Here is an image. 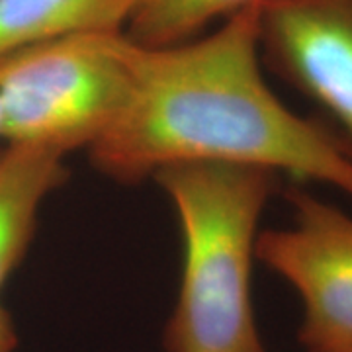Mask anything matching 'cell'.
<instances>
[{
    "mask_svg": "<svg viewBox=\"0 0 352 352\" xmlns=\"http://www.w3.org/2000/svg\"><path fill=\"white\" fill-rule=\"evenodd\" d=\"M261 4L198 38L163 47L131 39L133 98L88 159L120 184L170 163L210 161L268 168L352 200V153L321 120L289 110L266 82L258 50Z\"/></svg>",
    "mask_w": 352,
    "mask_h": 352,
    "instance_id": "1",
    "label": "cell"
},
{
    "mask_svg": "<svg viewBox=\"0 0 352 352\" xmlns=\"http://www.w3.org/2000/svg\"><path fill=\"white\" fill-rule=\"evenodd\" d=\"M182 231V274L164 352H266L252 302L261 219L282 176L245 164L184 161L151 176Z\"/></svg>",
    "mask_w": 352,
    "mask_h": 352,
    "instance_id": "2",
    "label": "cell"
},
{
    "mask_svg": "<svg viewBox=\"0 0 352 352\" xmlns=\"http://www.w3.org/2000/svg\"><path fill=\"white\" fill-rule=\"evenodd\" d=\"M131 39L94 32L47 39L0 57V141L71 155L92 149L133 98Z\"/></svg>",
    "mask_w": 352,
    "mask_h": 352,
    "instance_id": "3",
    "label": "cell"
},
{
    "mask_svg": "<svg viewBox=\"0 0 352 352\" xmlns=\"http://www.w3.org/2000/svg\"><path fill=\"white\" fill-rule=\"evenodd\" d=\"M284 196L292 219L261 231L256 261L298 294L305 351L352 352V215L302 184Z\"/></svg>",
    "mask_w": 352,
    "mask_h": 352,
    "instance_id": "4",
    "label": "cell"
},
{
    "mask_svg": "<svg viewBox=\"0 0 352 352\" xmlns=\"http://www.w3.org/2000/svg\"><path fill=\"white\" fill-rule=\"evenodd\" d=\"M264 71L307 98L352 153V0H266Z\"/></svg>",
    "mask_w": 352,
    "mask_h": 352,
    "instance_id": "5",
    "label": "cell"
},
{
    "mask_svg": "<svg viewBox=\"0 0 352 352\" xmlns=\"http://www.w3.org/2000/svg\"><path fill=\"white\" fill-rule=\"evenodd\" d=\"M67 180L63 153L25 141L0 143V289L30 251L45 200Z\"/></svg>",
    "mask_w": 352,
    "mask_h": 352,
    "instance_id": "6",
    "label": "cell"
},
{
    "mask_svg": "<svg viewBox=\"0 0 352 352\" xmlns=\"http://www.w3.org/2000/svg\"><path fill=\"white\" fill-rule=\"evenodd\" d=\"M138 0H0V57L47 39L126 32Z\"/></svg>",
    "mask_w": 352,
    "mask_h": 352,
    "instance_id": "7",
    "label": "cell"
},
{
    "mask_svg": "<svg viewBox=\"0 0 352 352\" xmlns=\"http://www.w3.org/2000/svg\"><path fill=\"white\" fill-rule=\"evenodd\" d=\"M266 0H138L126 34L147 47L198 38L233 14Z\"/></svg>",
    "mask_w": 352,
    "mask_h": 352,
    "instance_id": "8",
    "label": "cell"
},
{
    "mask_svg": "<svg viewBox=\"0 0 352 352\" xmlns=\"http://www.w3.org/2000/svg\"><path fill=\"white\" fill-rule=\"evenodd\" d=\"M16 349H18V331L10 311L0 302V352H16Z\"/></svg>",
    "mask_w": 352,
    "mask_h": 352,
    "instance_id": "9",
    "label": "cell"
}]
</instances>
